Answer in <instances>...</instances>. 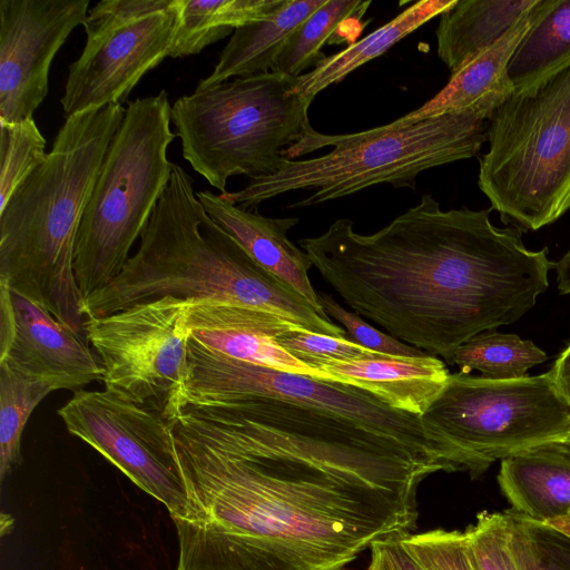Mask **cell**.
I'll use <instances>...</instances> for the list:
<instances>
[{
	"label": "cell",
	"mask_w": 570,
	"mask_h": 570,
	"mask_svg": "<svg viewBox=\"0 0 570 570\" xmlns=\"http://www.w3.org/2000/svg\"><path fill=\"white\" fill-rule=\"evenodd\" d=\"M188 508L176 570H335L411 533L432 443L366 424L312 383L185 405L173 421Z\"/></svg>",
	"instance_id": "1"
},
{
	"label": "cell",
	"mask_w": 570,
	"mask_h": 570,
	"mask_svg": "<svg viewBox=\"0 0 570 570\" xmlns=\"http://www.w3.org/2000/svg\"><path fill=\"white\" fill-rule=\"evenodd\" d=\"M490 210H443L425 194L373 234L340 218L298 245L355 313L450 364L468 340L534 307L556 266L548 247L529 249Z\"/></svg>",
	"instance_id": "2"
},
{
	"label": "cell",
	"mask_w": 570,
	"mask_h": 570,
	"mask_svg": "<svg viewBox=\"0 0 570 570\" xmlns=\"http://www.w3.org/2000/svg\"><path fill=\"white\" fill-rule=\"evenodd\" d=\"M171 296L259 308L305 330L346 337L291 286L259 266L206 213L190 176L178 165L120 274L85 297L86 318Z\"/></svg>",
	"instance_id": "3"
},
{
	"label": "cell",
	"mask_w": 570,
	"mask_h": 570,
	"mask_svg": "<svg viewBox=\"0 0 570 570\" xmlns=\"http://www.w3.org/2000/svg\"><path fill=\"white\" fill-rule=\"evenodd\" d=\"M126 108L66 118L46 160L0 209V282L86 337L75 273L80 223Z\"/></svg>",
	"instance_id": "4"
},
{
	"label": "cell",
	"mask_w": 570,
	"mask_h": 570,
	"mask_svg": "<svg viewBox=\"0 0 570 570\" xmlns=\"http://www.w3.org/2000/svg\"><path fill=\"white\" fill-rule=\"evenodd\" d=\"M495 109L481 108L429 118L387 129L330 135L313 127L284 151L272 175L250 178L237 191L220 196L244 209L294 191L313 193L288 206L302 208L343 198L365 188L390 184L415 189L416 178L434 167L475 157L488 140Z\"/></svg>",
	"instance_id": "5"
},
{
	"label": "cell",
	"mask_w": 570,
	"mask_h": 570,
	"mask_svg": "<svg viewBox=\"0 0 570 570\" xmlns=\"http://www.w3.org/2000/svg\"><path fill=\"white\" fill-rule=\"evenodd\" d=\"M297 78L275 71L238 77L179 97L171 122L183 157L222 194L228 178L277 171L288 147L312 128Z\"/></svg>",
	"instance_id": "6"
},
{
	"label": "cell",
	"mask_w": 570,
	"mask_h": 570,
	"mask_svg": "<svg viewBox=\"0 0 570 570\" xmlns=\"http://www.w3.org/2000/svg\"><path fill=\"white\" fill-rule=\"evenodd\" d=\"M170 122L165 90L126 107L77 235L73 273L82 299L120 274L170 179Z\"/></svg>",
	"instance_id": "7"
},
{
	"label": "cell",
	"mask_w": 570,
	"mask_h": 570,
	"mask_svg": "<svg viewBox=\"0 0 570 570\" xmlns=\"http://www.w3.org/2000/svg\"><path fill=\"white\" fill-rule=\"evenodd\" d=\"M478 185L501 220L522 233L570 209V67L513 91L490 120Z\"/></svg>",
	"instance_id": "8"
},
{
	"label": "cell",
	"mask_w": 570,
	"mask_h": 570,
	"mask_svg": "<svg viewBox=\"0 0 570 570\" xmlns=\"http://www.w3.org/2000/svg\"><path fill=\"white\" fill-rule=\"evenodd\" d=\"M421 417L472 479L498 460L570 442V402L550 371L512 380L451 373Z\"/></svg>",
	"instance_id": "9"
},
{
	"label": "cell",
	"mask_w": 570,
	"mask_h": 570,
	"mask_svg": "<svg viewBox=\"0 0 570 570\" xmlns=\"http://www.w3.org/2000/svg\"><path fill=\"white\" fill-rule=\"evenodd\" d=\"M194 301L171 296L87 318L105 389L174 421L181 410Z\"/></svg>",
	"instance_id": "10"
},
{
	"label": "cell",
	"mask_w": 570,
	"mask_h": 570,
	"mask_svg": "<svg viewBox=\"0 0 570 570\" xmlns=\"http://www.w3.org/2000/svg\"><path fill=\"white\" fill-rule=\"evenodd\" d=\"M68 432L159 501L173 519L188 508L176 462L173 421L111 391L77 390L58 410Z\"/></svg>",
	"instance_id": "11"
},
{
	"label": "cell",
	"mask_w": 570,
	"mask_h": 570,
	"mask_svg": "<svg viewBox=\"0 0 570 570\" xmlns=\"http://www.w3.org/2000/svg\"><path fill=\"white\" fill-rule=\"evenodd\" d=\"M89 0H0V124L33 118L48 95L50 65L83 26Z\"/></svg>",
	"instance_id": "12"
},
{
	"label": "cell",
	"mask_w": 570,
	"mask_h": 570,
	"mask_svg": "<svg viewBox=\"0 0 570 570\" xmlns=\"http://www.w3.org/2000/svg\"><path fill=\"white\" fill-rule=\"evenodd\" d=\"M178 2L86 39L82 52L69 66L60 99L65 118L121 105L141 78L169 57Z\"/></svg>",
	"instance_id": "13"
},
{
	"label": "cell",
	"mask_w": 570,
	"mask_h": 570,
	"mask_svg": "<svg viewBox=\"0 0 570 570\" xmlns=\"http://www.w3.org/2000/svg\"><path fill=\"white\" fill-rule=\"evenodd\" d=\"M14 327L0 348V363L52 384L56 390H81L102 381L104 368L86 337L49 311L11 291Z\"/></svg>",
	"instance_id": "14"
},
{
	"label": "cell",
	"mask_w": 570,
	"mask_h": 570,
	"mask_svg": "<svg viewBox=\"0 0 570 570\" xmlns=\"http://www.w3.org/2000/svg\"><path fill=\"white\" fill-rule=\"evenodd\" d=\"M188 325L190 337L208 350L252 364L334 382L330 373L303 363L277 343L278 336L302 326L275 313L196 301L190 306Z\"/></svg>",
	"instance_id": "15"
},
{
	"label": "cell",
	"mask_w": 570,
	"mask_h": 570,
	"mask_svg": "<svg viewBox=\"0 0 570 570\" xmlns=\"http://www.w3.org/2000/svg\"><path fill=\"white\" fill-rule=\"evenodd\" d=\"M196 197L209 217L259 266L291 286L320 316L330 320L308 277L312 262L287 237V232L299 222L298 218L265 217L236 206L225 200L220 194L216 195L207 189L196 191Z\"/></svg>",
	"instance_id": "16"
},
{
	"label": "cell",
	"mask_w": 570,
	"mask_h": 570,
	"mask_svg": "<svg viewBox=\"0 0 570 570\" xmlns=\"http://www.w3.org/2000/svg\"><path fill=\"white\" fill-rule=\"evenodd\" d=\"M540 1L537 0L503 38L452 73L435 96L384 127L400 129L448 114L497 109L514 91L507 75L508 65L531 27Z\"/></svg>",
	"instance_id": "17"
},
{
	"label": "cell",
	"mask_w": 570,
	"mask_h": 570,
	"mask_svg": "<svg viewBox=\"0 0 570 570\" xmlns=\"http://www.w3.org/2000/svg\"><path fill=\"white\" fill-rule=\"evenodd\" d=\"M334 382L363 389L392 409L422 416L444 390L450 372L436 356L379 354L317 367Z\"/></svg>",
	"instance_id": "18"
},
{
	"label": "cell",
	"mask_w": 570,
	"mask_h": 570,
	"mask_svg": "<svg viewBox=\"0 0 570 570\" xmlns=\"http://www.w3.org/2000/svg\"><path fill=\"white\" fill-rule=\"evenodd\" d=\"M498 483L510 510L548 523L570 510V453L550 444L503 459Z\"/></svg>",
	"instance_id": "19"
},
{
	"label": "cell",
	"mask_w": 570,
	"mask_h": 570,
	"mask_svg": "<svg viewBox=\"0 0 570 570\" xmlns=\"http://www.w3.org/2000/svg\"><path fill=\"white\" fill-rule=\"evenodd\" d=\"M326 0H285L269 16L242 26L233 32L210 75L196 89L238 77L274 70L292 32Z\"/></svg>",
	"instance_id": "20"
},
{
	"label": "cell",
	"mask_w": 570,
	"mask_h": 570,
	"mask_svg": "<svg viewBox=\"0 0 570 570\" xmlns=\"http://www.w3.org/2000/svg\"><path fill=\"white\" fill-rule=\"evenodd\" d=\"M537 0H456L440 17L436 51L451 75L503 38Z\"/></svg>",
	"instance_id": "21"
},
{
	"label": "cell",
	"mask_w": 570,
	"mask_h": 570,
	"mask_svg": "<svg viewBox=\"0 0 570 570\" xmlns=\"http://www.w3.org/2000/svg\"><path fill=\"white\" fill-rule=\"evenodd\" d=\"M455 1L421 0L412 3L368 36L342 51L325 56L311 71L297 77L295 90L312 102L321 91L341 82L361 66L385 53L429 20L441 16Z\"/></svg>",
	"instance_id": "22"
},
{
	"label": "cell",
	"mask_w": 570,
	"mask_h": 570,
	"mask_svg": "<svg viewBox=\"0 0 570 570\" xmlns=\"http://www.w3.org/2000/svg\"><path fill=\"white\" fill-rule=\"evenodd\" d=\"M570 67V0H541L507 69L514 91Z\"/></svg>",
	"instance_id": "23"
},
{
	"label": "cell",
	"mask_w": 570,
	"mask_h": 570,
	"mask_svg": "<svg viewBox=\"0 0 570 570\" xmlns=\"http://www.w3.org/2000/svg\"><path fill=\"white\" fill-rule=\"evenodd\" d=\"M285 0H179L169 57L183 58L261 20Z\"/></svg>",
	"instance_id": "24"
},
{
	"label": "cell",
	"mask_w": 570,
	"mask_h": 570,
	"mask_svg": "<svg viewBox=\"0 0 570 570\" xmlns=\"http://www.w3.org/2000/svg\"><path fill=\"white\" fill-rule=\"evenodd\" d=\"M547 358L546 352L532 341L489 330L460 345L450 365H458L460 372L466 374L479 371L487 379L512 380L525 376L529 368Z\"/></svg>",
	"instance_id": "25"
},
{
	"label": "cell",
	"mask_w": 570,
	"mask_h": 570,
	"mask_svg": "<svg viewBox=\"0 0 570 570\" xmlns=\"http://www.w3.org/2000/svg\"><path fill=\"white\" fill-rule=\"evenodd\" d=\"M371 1L326 0L289 36L276 60L275 72L293 78L316 66L325 56L321 48L347 20L364 16Z\"/></svg>",
	"instance_id": "26"
},
{
	"label": "cell",
	"mask_w": 570,
	"mask_h": 570,
	"mask_svg": "<svg viewBox=\"0 0 570 570\" xmlns=\"http://www.w3.org/2000/svg\"><path fill=\"white\" fill-rule=\"evenodd\" d=\"M56 387L0 363V480L20 461L21 436L38 404Z\"/></svg>",
	"instance_id": "27"
},
{
	"label": "cell",
	"mask_w": 570,
	"mask_h": 570,
	"mask_svg": "<svg viewBox=\"0 0 570 570\" xmlns=\"http://www.w3.org/2000/svg\"><path fill=\"white\" fill-rule=\"evenodd\" d=\"M47 156L46 139L33 118L0 124V209Z\"/></svg>",
	"instance_id": "28"
},
{
	"label": "cell",
	"mask_w": 570,
	"mask_h": 570,
	"mask_svg": "<svg viewBox=\"0 0 570 570\" xmlns=\"http://www.w3.org/2000/svg\"><path fill=\"white\" fill-rule=\"evenodd\" d=\"M512 541L522 570H570V537L512 510Z\"/></svg>",
	"instance_id": "29"
},
{
	"label": "cell",
	"mask_w": 570,
	"mask_h": 570,
	"mask_svg": "<svg viewBox=\"0 0 570 570\" xmlns=\"http://www.w3.org/2000/svg\"><path fill=\"white\" fill-rule=\"evenodd\" d=\"M463 532L473 570H522L507 511H483Z\"/></svg>",
	"instance_id": "30"
},
{
	"label": "cell",
	"mask_w": 570,
	"mask_h": 570,
	"mask_svg": "<svg viewBox=\"0 0 570 570\" xmlns=\"http://www.w3.org/2000/svg\"><path fill=\"white\" fill-rule=\"evenodd\" d=\"M277 343L303 363L317 368L321 365L352 362L373 357V352L346 337H334L295 327L277 337Z\"/></svg>",
	"instance_id": "31"
},
{
	"label": "cell",
	"mask_w": 570,
	"mask_h": 570,
	"mask_svg": "<svg viewBox=\"0 0 570 570\" xmlns=\"http://www.w3.org/2000/svg\"><path fill=\"white\" fill-rule=\"evenodd\" d=\"M400 539L424 570H473L463 531L434 529Z\"/></svg>",
	"instance_id": "32"
},
{
	"label": "cell",
	"mask_w": 570,
	"mask_h": 570,
	"mask_svg": "<svg viewBox=\"0 0 570 570\" xmlns=\"http://www.w3.org/2000/svg\"><path fill=\"white\" fill-rule=\"evenodd\" d=\"M324 312L345 327L346 338L373 352L392 356H425L422 350L396 340L366 323L357 313L341 306L331 294L318 292Z\"/></svg>",
	"instance_id": "33"
},
{
	"label": "cell",
	"mask_w": 570,
	"mask_h": 570,
	"mask_svg": "<svg viewBox=\"0 0 570 570\" xmlns=\"http://www.w3.org/2000/svg\"><path fill=\"white\" fill-rule=\"evenodd\" d=\"M176 0H102L87 13L83 23L87 38L135 22L169 9ZM86 38V39H87Z\"/></svg>",
	"instance_id": "34"
},
{
	"label": "cell",
	"mask_w": 570,
	"mask_h": 570,
	"mask_svg": "<svg viewBox=\"0 0 570 570\" xmlns=\"http://www.w3.org/2000/svg\"><path fill=\"white\" fill-rule=\"evenodd\" d=\"M367 570H424L404 548L400 537L379 540L370 548Z\"/></svg>",
	"instance_id": "35"
},
{
	"label": "cell",
	"mask_w": 570,
	"mask_h": 570,
	"mask_svg": "<svg viewBox=\"0 0 570 570\" xmlns=\"http://www.w3.org/2000/svg\"><path fill=\"white\" fill-rule=\"evenodd\" d=\"M550 372L559 390L570 402V344L558 356Z\"/></svg>",
	"instance_id": "36"
},
{
	"label": "cell",
	"mask_w": 570,
	"mask_h": 570,
	"mask_svg": "<svg viewBox=\"0 0 570 570\" xmlns=\"http://www.w3.org/2000/svg\"><path fill=\"white\" fill-rule=\"evenodd\" d=\"M557 286L562 295L570 294V247L567 253L556 262Z\"/></svg>",
	"instance_id": "37"
},
{
	"label": "cell",
	"mask_w": 570,
	"mask_h": 570,
	"mask_svg": "<svg viewBox=\"0 0 570 570\" xmlns=\"http://www.w3.org/2000/svg\"><path fill=\"white\" fill-rule=\"evenodd\" d=\"M546 524L551 525L570 537V510L563 517L552 520Z\"/></svg>",
	"instance_id": "38"
},
{
	"label": "cell",
	"mask_w": 570,
	"mask_h": 570,
	"mask_svg": "<svg viewBox=\"0 0 570 570\" xmlns=\"http://www.w3.org/2000/svg\"><path fill=\"white\" fill-rule=\"evenodd\" d=\"M13 528V519L11 515L2 512L0 517V533L1 535L8 534Z\"/></svg>",
	"instance_id": "39"
},
{
	"label": "cell",
	"mask_w": 570,
	"mask_h": 570,
	"mask_svg": "<svg viewBox=\"0 0 570 570\" xmlns=\"http://www.w3.org/2000/svg\"><path fill=\"white\" fill-rule=\"evenodd\" d=\"M568 453H570V442L560 444Z\"/></svg>",
	"instance_id": "40"
},
{
	"label": "cell",
	"mask_w": 570,
	"mask_h": 570,
	"mask_svg": "<svg viewBox=\"0 0 570 570\" xmlns=\"http://www.w3.org/2000/svg\"><path fill=\"white\" fill-rule=\"evenodd\" d=\"M335 570H350V569H347V568H345V567H341V568H337V569H335Z\"/></svg>",
	"instance_id": "41"
}]
</instances>
